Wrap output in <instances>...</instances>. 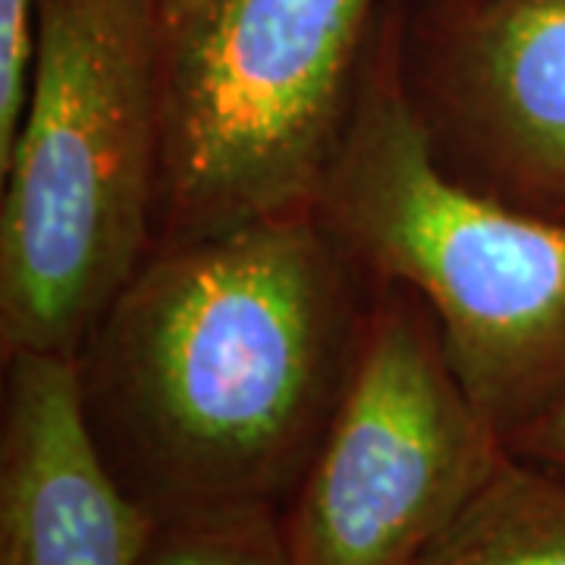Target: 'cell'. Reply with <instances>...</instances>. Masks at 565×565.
Instances as JSON below:
<instances>
[{
  "mask_svg": "<svg viewBox=\"0 0 565 565\" xmlns=\"http://www.w3.org/2000/svg\"><path fill=\"white\" fill-rule=\"evenodd\" d=\"M0 408V565H139L158 519L104 462L76 359H3Z\"/></svg>",
  "mask_w": 565,
  "mask_h": 565,
  "instance_id": "obj_7",
  "label": "cell"
},
{
  "mask_svg": "<svg viewBox=\"0 0 565 565\" xmlns=\"http://www.w3.org/2000/svg\"><path fill=\"white\" fill-rule=\"evenodd\" d=\"M386 0H195L163 13L158 243L311 207Z\"/></svg>",
  "mask_w": 565,
  "mask_h": 565,
  "instance_id": "obj_4",
  "label": "cell"
},
{
  "mask_svg": "<svg viewBox=\"0 0 565 565\" xmlns=\"http://www.w3.org/2000/svg\"><path fill=\"white\" fill-rule=\"evenodd\" d=\"M505 444L515 456L565 478V399L553 405L537 422L522 427L519 434H512Z\"/></svg>",
  "mask_w": 565,
  "mask_h": 565,
  "instance_id": "obj_11",
  "label": "cell"
},
{
  "mask_svg": "<svg viewBox=\"0 0 565 565\" xmlns=\"http://www.w3.org/2000/svg\"><path fill=\"white\" fill-rule=\"evenodd\" d=\"M505 452L430 311L374 286L343 399L280 512L289 565H422Z\"/></svg>",
  "mask_w": 565,
  "mask_h": 565,
  "instance_id": "obj_5",
  "label": "cell"
},
{
  "mask_svg": "<svg viewBox=\"0 0 565 565\" xmlns=\"http://www.w3.org/2000/svg\"><path fill=\"white\" fill-rule=\"evenodd\" d=\"M139 565H289L280 509L239 505L158 519Z\"/></svg>",
  "mask_w": 565,
  "mask_h": 565,
  "instance_id": "obj_9",
  "label": "cell"
},
{
  "mask_svg": "<svg viewBox=\"0 0 565 565\" xmlns=\"http://www.w3.org/2000/svg\"><path fill=\"white\" fill-rule=\"evenodd\" d=\"M0 173V355L76 359L158 245L161 0H35Z\"/></svg>",
  "mask_w": 565,
  "mask_h": 565,
  "instance_id": "obj_3",
  "label": "cell"
},
{
  "mask_svg": "<svg viewBox=\"0 0 565 565\" xmlns=\"http://www.w3.org/2000/svg\"><path fill=\"white\" fill-rule=\"evenodd\" d=\"M386 0L315 217L371 286L430 311L468 396L505 440L565 399V221L446 173L403 76Z\"/></svg>",
  "mask_w": 565,
  "mask_h": 565,
  "instance_id": "obj_2",
  "label": "cell"
},
{
  "mask_svg": "<svg viewBox=\"0 0 565 565\" xmlns=\"http://www.w3.org/2000/svg\"><path fill=\"white\" fill-rule=\"evenodd\" d=\"M403 76L446 173L565 221V0H405Z\"/></svg>",
  "mask_w": 565,
  "mask_h": 565,
  "instance_id": "obj_6",
  "label": "cell"
},
{
  "mask_svg": "<svg viewBox=\"0 0 565 565\" xmlns=\"http://www.w3.org/2000/svg\"><path fill=\"white\" fill-rule=\"evenodd\" d=\"M374 286L311 207L158 243L76 355L85 422L154 519L289 503Z\"/></svg>",
  "mask_w": 565,
  "mask_h": 565,
  "instance_id": "obj_1",
  "label": "cell"
},
{
  "mask_svg": "<svg viewBox=\"0 0 565 565\" xmlns=\"http://www.w3.org/2000/svg\"><path fill=\"white\" fill-rule=\"evenodd\" d=\"M422 565H565V478L509 449Z\"/></svg>",
  "mask_w": 565,
  "mask_h": 565,
  "instance_id": "obj_8",
  "label": "cell"
},
{
  "mask_svg": "<svg viewBox=\"0 0 565 565\" xmlns=\"http://www.w3.org/2000/svg\"><path fill=\"white\" fill-rule=\"evenodd\" d=\"M189 3H195V0H161V10L163 13H177V10L189 7Z\"/></svg>",
  "mask_w": 565,
  "mask_h": 565,
  "instance_id": "obj_12",
  "label": "cell"
},
{
  "mask_svg": "<svg viewBox=\"0 0 565 565\" xmlns=\"http://www.w3.org/2000/svg\"><path fill=\"white\" fill-rule=\"evenodd\" d=\"M35 0H0V154L10 148L29 88Z\"/></svg>",
  "mask_w": 565,
  "mask_h": 565,
  "instance_id": "obj_10",
  "label": "cell"
}]
</instances>
